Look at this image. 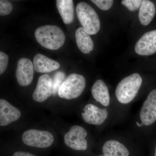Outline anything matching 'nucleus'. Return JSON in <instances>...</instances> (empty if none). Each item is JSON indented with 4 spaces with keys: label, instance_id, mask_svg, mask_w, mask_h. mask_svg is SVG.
Segmentation results:
<instances>
[{
    "label": "nucleus",
    "instance_id": "nucleus-19",
    "mask_svg": "<svg viewBox=\"0 0 156 156\" xmlns=\"http://www.w3.org/2000/svg\"><path fill=\"white\" fill-rule=\"evenodd\" d=\"M65 78V74L63 72L58 71L53 76L52 80V94L56 95L58 93L59 88L64 81Z\"/></svg>",
    "mask_w": 156,
    "mask_h": 156
},
{
    "label": "nucleus",
    "instance_id": "nucleus-17",
    "mask_svg": "<svg viewBox=\"0 0 156 156\" xmlns=\"http://www.w3.org/2000/svg\"><path fill=\"white\" fill-rule=\"evenodd\" d=\"M76 42L78 48L82 53L88 54L94 49V43L90 35L82 27H79L75 33Z\"/></svg>",
    "mask_w": 156,
    "mask_h": 156
},
{
    "label": "nucleus",
    "instance_id": "nucleus-9",
    "mask_svg": "<svg viewBox=\"0 0 156 156\" xmlns=\"http://www.w3.org/2000/svg\"><path fill=\"white\" fill-rule=\"evenodd\" d=\"M128 140L117 136L106 137L102 147L105 156H129L130 152L126 144Z\"/></svg>",
    "mask_w": 156,
    "mask_h": 156
},
{
    "label": "nucleus",
    "instance_id": "nucleus-5",
    "mask_svg": "<svg viewBox=\"0 0 156 156\" xmlns=\"http://www.w3.org/2000/svg\"><path fill=\"white\" fill-rule=\"evenodd\" d=\"M136 119L135 125L140 130L149 127L156 122V89L149 93L137 114Z\"/></svg>",
    "mask_w": 156,
    "mask_h": 156
},
{
    "label": "nucleus",
    "instance_id": "nucleus-14",
    "mask_svg": "<svg viewBox=\"0 0 156 156\" xmlns=\"http://www.w3.org/2000/svg\"><path fill=\"white\" fill-rule=\"evenodd\" d=\"M93 98L103 107L110 106L111 98L108 87L103 80H98L93 84L92 89Z\"/></svg>",
    "mask_w": 156,
    "mask_h": 156
},
{
    "label": "nucleus",
    "instance_id": "nucleus-12",
    "mask_svg": "<svg viewBox=\"0 0 156 156\" xmlns=\"http://www.w3.org/2000/svg\"><path fill=\"white\" fill-rule=\"evenodd\" d=\"M52 79L50 76H41L33 94V99L37 102H44L52 95Z\"/></svg>",
    "mask_w": 156,
    "mask_h": 156
},
{
    "label": "nucleus",
    "instance_id": "nucleus-8",
    "mask_svg": "<svg viewBox=\"0 0 156 156\" xmlns=\"http://www.w3.org/2000/svg\"><path fill=\"white\" fill-rule=\"evenodd\" d=\"M88 132L82 126H72L64 136V141L68 147L75 151H86L88 147L87 139Z\"/></svg>",
    "mask_w": 156,
    "mask_h": 156
},
{
    "label": "nucleus",
    "instance_id": "nucleus-4",
    "mask_svg": "<svg viewBox=\"0 0 156 156\" xmlns=\"http://www.w3.org/2000/svg\"><path fill=\"white\" fill-rule=\"evenodd\" d=\"M86 87V80L83 76L72 73L67 77L59 88L58 94L63 99L71 100L80 97Z\"/></svg>",
    "mask_w": 156,
    "mask_h": 156
},
{
    "label": "nucleus",
    "instance_id": "nucleus-26",
    "mask_svg": "<svg viewBox=\"0 0 156 156\" xmlns=\"http://www.w3.org/2000/svg\"><path fill=\"white\" fill-rule=\"evenodd\" d=\"M99 156H105L104 155H101Z\"/></svg>",
    "mask_w": 156,
    "mask_h": 156
},
{
    "label": "nucleus",
    "instance_id": "nucleus-3",
    "mask_svg": "<svg viewBox=\"0 0 156 156\" xmlns=\"http://www.w3.org/2000/svg\"><path fill=\"white\" fill-rule=\"evenodd\" d=\"M76 12L82 27L89 35L98 33L100 29L99 17L94 9L87 3L81 2L77 5Z\"/></svg>",
    "mask_w": 156,
    "mask_h": 156
},
{
    "label": "nucleus",
    "instance_id": "nucleus-20",
    "mask_svg": "<svg viewBox=\"0 0 156 156\" xmlns=\"http://www.w3.org/2000/svg\"><path fill=\"white\" fill-rule=\"evenodd\" d=\"M141 0H123L121 2L130 11H134L140 8L142 4Z\"/></svg>",
    "mask_w": 156,
    "mask_h": 156
},
{
    "label": "nucleus",
    "instance_id": "nucleus-10",
    "mask_svg": "<svg viewBox=\"0 0 156 156\" xmlns=\"http://www.w3.org/2000/svg\"><path fill=\"white\" fill-rule=\"evenodd\" d=\"M33 63L29 59L26 58H20L17 63L16 77L20 86L26 87L30 85L34 78Z\"/></svg>",
    "mask_w": 156,
    "mask_h": 156
},
{
    "label": "nucleus",
    "instance_id": "nucleus-1",
    "mask_svg": "<svg viewBox=\"0 0 156 156\" xmlns=\"http://www.w3.org/2000/svg\"><path fill=\"white\" fill-rule=\"evenodd\" d=\"M142 82V77L137 73L123 79L117 85L115 91L118 102L124 105L132 102L137 96Z\"/></svg>",
    "mask_w": 156,
    "mask_h": 156
},
{
    "label": "nucleus",
    "instance_id": "nucleus-16",
    "mask_svg": "<svg viewBox=\"0 0 156 156\" xmlns=\"http://www.w3.org/2000/svg\"><path fill=\"white\" fill-rule=\"evenodd\" d=\"M56 7L65 24H68L73 21L74 9L72 0H57Z\"/></svg>",
    "mask_w": 156,
    "mask_h": 156
},
{
    "label": "nucleus",
    "instance_id": "nucleus-7",
    "mask_svg": "<svg viewBox=\"0 0 156 156\" xmlns=\"http://www.w3.org/2000/svg\"><path fill=\"white\" fill-rule=\"evenodd\" d=\"M85 122L93 126H100L106 123L110 115L108 108L100 107L93 104H88L84 107L81 113Z\"/></svg>",
    "mask_w": 156,
    "mask_h": 156
},
{
    "label": "nucleus",
    "instance_id": "nucleus-25",
    "mask_svg": "<svg viewBox=\"0 0 156 156\" xmlns=\"http://www.w3.org/2000/svg\"><path fill=\"white\" fill-rule=\"evenodd\" d=\"M154 156H156V144L155 146V148Z\"/></svg>",
    "mask_w": 156,
    "mask_h": 156
},
{
    "label": "nucleus",
    "instance_id": "nucleus-13",
    "mask_svg": "<svg viewBox=\"0 0 156 156\" xmlns=\"http://www.w3.org/2000/svg\"><path fill=\"white\" fill-rule=\"evenodd\" d=\"M21 113L19 109L7 101L0 99V126H5L19 119Z\"/></svg>",
    "mask_w": 156,
    "mask_h": 156
},
{
    "label": "nucleus",
    "instance_id": "nucleus-2",
    "mask_svg": "<svg viewBox=\"0 0 156 156\" xmlns=\"http://www.w3.org/2000/svg\"><path fill=\"white\" fill-rule=\"evenodd\" d=\"M37 41L42 47L51 50H58L64 44L65 36L60 27L55 25L42 26L35 32Z\"/></svg>",
    "mask_w": 156,
    "mask_h": 156
},
{
    "label": "nucleus",
    "instance_id": "nucleus-23",
    "mask_svg": "<svg viewBox=\"0 0 156 156\" xmlns=\"http://www.w3.org/2000/svg\"><path fill=\"white\" fill-rule=\"evenodd\" d=\"M9 57L8 55L0 52V74L2 75L5 72L8 66Z\"/></svg>",
    "mask_w": 156,
    "mask_h": 156
},
{
    "label": "nucleus",
    "instance_id": "nucleus-6",
    "mask_svg": "<svg viewBox=\"0 0 156 156\" xmlns=\"http://www.w3.org/2000/svg\"><path fill=\"white\" fill-rule=\"evenodd\" d=\"M22 140L26 145L44 148L52 145L54 138L53 134L49 131L33 129L23 132Z\"/></svg>",
    "mask_w": 156,
    "mask_h": 156
},
{
    "label": "nucleus",
    "instance_id": "nucleus-15",
    "mask_svg": "<svg viewBox=\"0 0 156 156\" xmlns=\"http://www.w3.org/2000/svg\"><path fill=\"white\" fill-rule=\"evenodd\" d=\"M33 64L35 71L41 73L51 72L60 67V64L57 61L40 53L36 54L34 57Z\"/></svg>",
    "mask_w": 156,
    "mask_h": 156
},
{
    "label": "nucleus",
    "instance_id": "nucleus-11",
    "mask_svg": "<svg viewBox=\"0 0 156 156\" xmlns=\"http://www.w3.org/2000/svg\"><path fill=\"white\" fill-rule=\"evenodd\" d=\"M135 52L141 56H150L156 52V30L144 34L136 42Z\"/></svg>",
    "mask_w": 156,
    "mask_h": 156
},
{
    "label": "nucleus",
    "instance_id": "nucleus-24",
    "mask_svg": "<svg viewBox=\"0 0 156 156\" xmlns=\"http://www.w3.org/2000/svg\"><path fill=\"white\" fill-rule=\"evenodd\" d=\"M12 156H36L30 153L24 151H17L14 153Z\"/></svg>",
    "mask_w": 156,
    "mask_h": 156
},
{
    "label": "nucleus",
    "instance_id": "nucleus-22",
    "mask_svg": "<svg viewBox=\"0 0 156 156\" xmlns=\"http://www.w3.org/2000/svg\"><path fill=\"white\" fill-rule=\"evenodd\" d=\"M92 2L103 11H108L110 9L114 2L112 0H92Z\"/></svg>",
    "mask_w": 156,
    "mask_h": 156
},
{
    "label": "nucleus",
    "instance_id": "nucleus-18",
    "mask_svg": "<svg viewBox=\"0 0 156 156\" xmlns=\"http://www.w3.org/2000/svg\"><path fill=\"white\" fill-rule=\"evenodd\" d=\"M155 14V7L153 2L148 0L142 1L139 12L140 23L143 25H149L154 19Z\"/></svg>",
    "mask_w": 156,
    "mask_h": 156
},
{
    "label": "nucleus",
    "instance_id": "nucleus-21",
    "mask_svg": "<svg viewBox=\"0 0 156 156\" xmlns=\"http://www.w3.org/2000/svg\"><path fill=\"white\" fill-rule=\"evenodd\" d=\"M13 10V6L11 2L6 0L0 1V15L6 16L9 15Z\"/></svg>",
    "mask_w": 156,
    "mask_h": 156
}]
</instances>
